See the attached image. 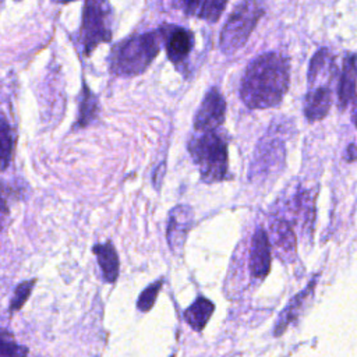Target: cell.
Returning a JSON list of instances; mask_svg holds the SVG:
<instances>
[{"label":"cell","mask_w":357,"mask_h":357,"mask_svg":"<svg viewBox=\"0 0 357 357\" xmlns=\"http://www.w3.org/2000/svg\"><path fill=\"white\" fill-rule=\"evenodd\" d=\"M93 254L98 258L103 279L109 283H114L120 269V262H119V257L114 245L110 241L105 244H96L93 247Z\"/></svg>","instance_id":"15"},{"label":"cell","mask_w":357,"mask_h":357,"mask_svg":"<svg viewBox=\"0 0 357 357\" xmlns=\"http://www.w3.org/2000/svg\"><path fill=\"white\" fill-rule=\"evenodd\" d=\"M337 74L336 59L328 47H321L310 60L308 85L304 98V116L310 123L326 117L333 102V89Z\"/></svg>","instance_id":"2"},{"label":"cell","mask_w":357,"mask_h":357,"mask_svg":"<svg viewBox=\"0 0 357 357\" xmlns=\"http://www.w3.org/2000/svg\"><path fill=\"white\" fill-rule=\"evenodd\" d=\"M226 100L218 88H211L194 116V130L197 132L215 131L225 123Z\"/></svg>","instance_id":"7"},{"label":"cell","mask_w":357,"mask_h":357,"mask_svg":"<svg viewBox=\"0 0 357 357\" xmlns=\"http://www.w3.org/2000/svg\"><path fill=\"white\" fill-rule=\"evenodd\" d=\"M227 1L229 0H201L195 15L204 21L215 24L222 17Z\"/></svg>","instance_id":"21"},{"label":"cell","mask_w":357,"mask_h":357,"mask_svg":"<svg viewBox=\"0 0 357 357\" xmlns=\"http://www.w3.org/2000/svg\"><path fill=\"white\" fill-rule=\"evenodd\" d=\"M194 220V211L188 205H177L174 206L167 219V229H166V238L170 250L177 254L181 252L187 233L192 226Z\"/></svg>","instance_id":"9"},{"label":"cell","mask_w":357,"mask_h":357,"mask_svg":"<svg viewBox=\"0 0 357 357\" xmlns=\"http://www.w3.org/2000/svg\"><path fill=\"white\" fill-rule=\"evenodd\" d=\"M110 17L107 0H85L79 31V42L85 56H89L99 43L110 42Z\"/></svg>","instance_id":"6"},{"label":"cell","mask_w":357,"mask_h":357,"mask_svg":"<svg viewBox=\"0 0 357 357\" xmlns=\"http://www.w3.org/2000/svg\"><path fill=\"white\" fill-rule=\"evenodd\" d=\"M271 237L278 255L284 261H293L296 257V236L284 219H275L271 225Z\"/></svg>","instance_id":"12"},{"label":"cell","mask_w":357,"mask_h":357,"mask_svg":"<svg viewBox=\"0 0 357 357\" xmlns=\"http://www.w3.org/2000/svg\"><path fill=\"white\" fill-rule=\"evenodd\" d=\"M8 215H10V211H8V205H7L6 188H4V185H3V183L0 180V233L4 229V226H6Z\"/></svg>","instance_id":"24"},{"label":"cell","mask_w":357,"mask_h":357,"mask_svg":"<svg viewBox=\"0 0 357 357\" xmlns=\"http://www.w3.org/2000/svg\"><path fill=\"white\" fill-rule=\"evenodd\" d=\"M215 305L211 300L199 296L185 311L184 319L194 331H202L213 314Z\"/></svg>","instance_id":"17"},{"label":"cell","mask_w":357,"mask_h":357,"mask_svg":"<svg viewBox=\"0 0 357 357\" xmlns=\"http://www.w3.org/2000/svg\"><path fill=\"white\" fill-rule=\"evenodd\" d=\"M160 287H162V280H158V282H153L152 284H149L138 297V301H137V307L139 311L142 312H146L149 311L155 301H156V297L160 291Z\"/></svg>","instance_id":"22"},{"label":"cell","mask_w":357,"mask_h":357,"mask_svg":"<svg viewBox=\"0 0 357 357\" xmlns=\"http://www.w3.org/2000/svg\"><path fill=\"white\" fill-rule=\"evenodd\" d=\"M201 0H173L172 6L185 15H195Z\"/></svg>","instance_id":"23"},{"label":"cell","mask_w":357,"mask_h":357,"mask_svg":"<svg viewBox=\"0 0 357 357\" xmlns=\"http://www.w3.org/2000/svg\"><path fill=\"white\" fill-rule=\"evenodd\" d=\"M264 14L265 6L261 0H241L222 29L219 39L220 50L227 56L240 50L247 43Z\"/></svg>","instance_id":"5"},{"label":"cell","mask_w":357,"mask_h":357,"mask_svg":"<svg viewBox=\"0 0 357 357\" xmlns=\"http://www.w3.org/2000/svg\"><path fill=\"white\" fill-rule=\"evenodd\" d=\"M284 155V141L279 137V130L276 132H266L264 138H261L257 152H255V169L257 172H262L264 169H271V166L278 165V162L283 160Z\"/></svg>","instance_id":"11"},{"label":"cell","mask_w":357,"mask_h":357,"mask_svg":"<svg viewBox=\"0 0 357 357\" xmlns=\"http://www.w3.org/2000/svg\"><path fill=\"white\" fill-rule=\"evenodd\" d=\"M188 152L205 183H216L227 177V142L222 135L215 131L194 135L188 141Z\"/></svg>","instance_id":"4"},{"label":"cell","mask_w":357,"mask_h":357,"mask_svg":"<svg viewBox=\"0 0 357 357\" xmlns=\"http://www.w3.org/2000/svg\"><path fill=\"white\" fill-rule=\"evenodd\" d=\"M99 103L95 93L88 88L85 82H82V89L79 93V107H78V119H77V127L82 128L92 123L95 117L98 116Z\"/></svg>","instance_id":"18"},{"label":"cell","mask_w":357,"mask_h":357,"mask_svg":"<svg viewBox=\"0 0 357 357\" xmlns=\"http://www.w3.org/2000/svg\"><path fill=\"white\" fill-rule=\"evenodd\" d=\"M271 269V245L265 230L258 229L250 248V272L254 279L262 280Z\"/></svg>","instance_id":"10"},{"label":"cell","mask_w":357,"mask_h":357,"mask_svg":"<svg viewBox=\"0 0 357 357\" xmlns=\"http://www.w3.org/2000/svg\"><path fill=\"white\" fill-rule=\"evenodd\" d=\"M28 347L18 344L14 333L0 326V357H28Z\"/></svg>","instance_id":"19"},{"label":"cell","mask_w":357,"mask_h":357,"mask_svg":"<svg viewBox=\"0 0 357 357\" xmlns=\"http://www.w3.org/2000/svg\"><path fill=\"white\" fill-rule=\"evenodd\" d=\"M349 162H353L354 160V144H350L349 145Z\"/></svg>","instance_id":"25"},{"label":"cell","mask_w":357,"mask_h":357,"mask_svg":"<svg viewBox=\"0 0 357 357\" xmlns=\"http://www.w3.org/2000/svg\"><path fill=\"white\" fill-rule=\"evenodd\" d=\"M317 279H318V276H315L312 280H310L308 286L303 291L297 293L289 301V304L284 307V310L278 315V319H276V324H275V328H273V335L275 336H280L287 329V326L300 315L303 304L310 297L311 291H314V289H315Z\"/></svg>","instance_id":"14"},{"label":"cell","mask_w":357,"mask_h":357,"mask_svg":"<svg viewBox=\"0 0 357 357\" xmlns=\"http://www.w3.org/2000/svg\"><path fill=\"white\" fill-rule=\"evenodd\" d=\"M36 282H38V279L33 278V279H28V280H24V282L17 284V287L14 289L13 297L10 300V304H8V314L10 315L20 311L25 305V303L28 301Z\"/></svg>","instance_id":"20"},{"label":"cell","mask_w":357,"mask_h":357,"mask_svg":"<svg viewBox=\"0 0 357 357\" xmlns=\"http://www.w3.org/2000/svg\"><path fill=\"white\" fill-rule=\"evenodd\" d=\"M160 29L131 35L120 40L110 52L109 68L114 75L134 77L142 74L160 50Z\"/></svg>","instance_id":"3"},{"label":"cell","mask_w":357,"mask_h":357,"mask_svg":"<svg viewBox=\"0 0 357 357\" xmlns=\"http://www.w3.org/2000/svg\"><path fill=\"white\" fill-rule=\"evenodd\" d=\"M17 144V134L8 119L0 112V170L8 169Z\"/></svg>","instance_id":"16"},{"label":"cell","mask_w":357,"mask_h":357,"mask_svg":"<svg viewBox=\"0 0 357 357\" xmlns=\"http://www.w3.org/2000/svg\"><path fill=\"white\" fill-rule=\"evenodd\" d=\"M356 98V54L347 53L343 60V68L340 73L337 86V103L340 109L347 107L350 103L354 106Z\"/></svg>","instance_id":"13"},{"label":"cell","mask_w":357,"mask_h":357,"mask_svg":"<svg viewBox=\"0 0 357 357\" xmlns=\"http://www.w3.org/2000/svg\"><path fill=\"white\" fill-rule=\"evenodd\" d=\"M290 84V61L278 52L262 53L245 68L240 98L248 109H269L279 105Z\"/></svg>","instance_id":"1"},{"label":"cell","mask_w":357,"mask_h":357,"mask_svg":"<svg viewBox=\"0 0 357 357\" xmlns=\"http://www.w3.org/2000/svg\"><path fill=\"white\" fill-rule=\"evenodd\" d=\"M162 42L166 47L167 59L178 68L183 66L194 49V35L184 26L163 25L160 28Z\"/></svg>","instance_id":"8"},{"label":"cell","mask_w":357,"mask_h":357,"mask_svg":"<svg viewBox=\"0 0 357 357\" xmlns=\"http://www.w3.org/2000/svg\"><path fill=\"white\" fill-rule=\"evenodd\" d=\"M57 3H68V1H74V0H54Z\"/></svg>","instance_id":"26"}]
</instances>
